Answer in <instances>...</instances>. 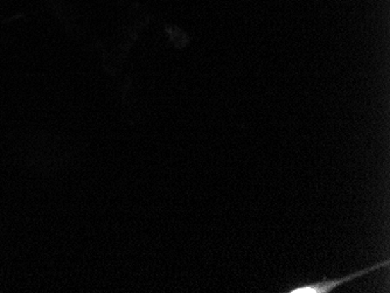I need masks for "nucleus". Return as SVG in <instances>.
<instances>
[{"label": "nucleus", "instance_id": "1", "mask_svg": "<svg viewBox=\"0 0 390 293\" xmlns=\"http://www.w3.org/2000/svg\"><path fill=\"white\" fill-rule=\"evenodd\" d=\"M389 265V260H387L384 262H380L375 265H371L368 268L362 269L360 271L353 272L350 275L345 276V277H340V278L333 279H321L318 282L305 283L302 285H297L291 289L284 291L285 293H331L334 290L338 289L340 286L346 284V283L353 281V279L359 278L361 276L367 275L369 272L375 271L377 269L383 268V267H388Z\"/></svg>", "mask_w": 390, "mask_h": 293}]
</instances>
